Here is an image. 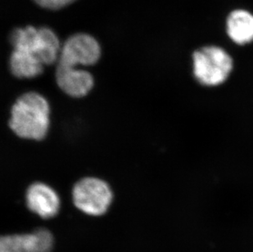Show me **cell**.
I'll use <instances>...</instances> for the list:
<instances>
[{"label": "cell", "instance_id": "6da1fadb", "mask_svg": "<svg viewBox=\"0 0 253 252\" xmlns=\"http://www.w3.org/2000/svg\"><path fill=\"white\" fill-rule=\"evenodd\" d=\"M49 126V105L43 96L31 92L21 96L11 110L9 127L18 137L41 140Z\"/></svg>", "mask_w": 253, "mask_h": 252}, {"label": "cell", "instance_id": "7a4b0ae2", "mask_svg": "<svg viewBox=\"0 0 253 252\" xmlns=\"http://www.w3.org/2000/svg\"><path fill=\"white\" fill-rule=\"evenodd\" d=\"M194 74L203 85L217 86L226 81L233 69V61L222 48L209 46L194 52Z\"/></svg>", "mask_w": 253, "mask_h": 252}, {"label": "cell", "instance_id": "3957f363", "mask_svg": "<svg viewBox=\"0 0 253 252\" xmlns=\"http://www.w3.org/2000/svg\"><path fill=\"white\" fill-rule=\"evenodd\" d=\"M72 198L78 209L89 215L98 216L108 210L113 200V193L105 181L84 178L75 184Z\"/></svg>", "mask_w": 253, "mask_h": 252}, {"label": "cell", "instance_id": "277c9868", "mask_svg": "<svg viewBox=\"0 0 253 252\" xmlns=\"http://www.w3.org/2000/svg\"><path fill=\"white\" fill-rule=\"evenodd\" d=\"M100 55V46L93 36L77 34L67 39L62 45L58 65L73 67L77 65L91 66L98 62Z\"/></svg>", "mask_w": 253, "mask_h": 252}, {"label": "cell", "instance_id": "5b68a950", "mask_svg": "<svg viewBox=\"0 0 253 252\" xmlns=\"http://www.w3.org/2000/svg\"><path fill=\"white\" fill-rule=\"evenodd\" d=\"M53 247V235L45 228L0 238V252H51Z\"/></svg>", "mask_w": 253, "mask_h": 252}, {"label": "cell", "instance_id": "8992f818", "mask_svg": "<svg viewBox=\"0 0 253 252\" xmlns=\"http://www.w3.org/2000/svg\"><path fill=\"white\" fill-rule=\"evenodd\" d=\"M27 206L29 210L43 219L55 216L59 210V198L53 188L43 183H35L27 188Z\"/></svg>", "mask_w": 253, "mask_h": 252}, {"label": "cell", "instance_id": "52a82bcc", "mask_svg": "<svg viewBox=\"0 0 253 252\" xmlns=\"http://www.w3.org/2000/svg\"><path fill=\"white\" fill-rule=\"evenodd\" d=\"M56 81L65 93L73 98L84 97L93 86V76L89 72L62 65L57 64Z\"/></svg>", "mask_w": 253, "mask_h": 252}, {"label": "cell", "instance_id": "ba28073f", "mask_svg": "<svg viewBox=\"0 0 253 252\" xmlns=\"http://www.w3.org/2000/svg\"><path fill=\"white\" fill-rule=\"evenodd\" d=\"M227 31L235 43H250L253 41V15L244 10L231 12L227 20Z\"/></svg>", "mask_w": 253, "mask_h": 252}, {"label": "cell", "instance_id": "9c48e42d", "mask_svg": "<svg viewBox=\"0 0 253 252\" xmlns=\"http://www.w3.org/2000/svg\"><path fill=\"white\" fill-rule=\"evenodd\" d=\"M10 69L17 78H34L43 72L42 62L32 52L13 50L10 57Z\"/></svg>", "mask_w": 253, "mask_h": 252}, {"label": "cell", "instance_id": "30bf717a", "mask_svg": "<svg viewBox=\"0 0 253 252\" xmlns=\"http://www.w3.org/2000/svg\"><path fill=\"white\" fill-rule=\"evenodd\" d=\"M59 41L55 33L47 27L39 29V43L36 56L43 65L53 64L59 57Z\"/></svg>", "mask_w": 253, "mask_h": 252}, {"label": "cell", "instance_id": "8fae6325", "mask_svg": "<svg viewBox=\"0 0 253 252\" xmlns=\"http://www.w3.org/2000/svg\"><path fill=\"white\" fill-rule=\"evenodd\" d=\"M10 41L15 50L27 51L36 55L39 43V29L31 26L16 29L11 34Z\"/></svg>", "mask_w": 253, "mask_h": 252}, {"label": "cell", "instance_id": "7c38bea8", "mask_svg": "<svg viewBox=\"0 0 253 252\" xmlns=\"http://www.w3.org/2000/svg\"><path fill=\"white\" fill-rule=\"evenodd\" d=\"M41 7L47 9H59L75 0H34Z\"/></svg>", "mask_w": 253, "mask_h": 252}]
</instances>
